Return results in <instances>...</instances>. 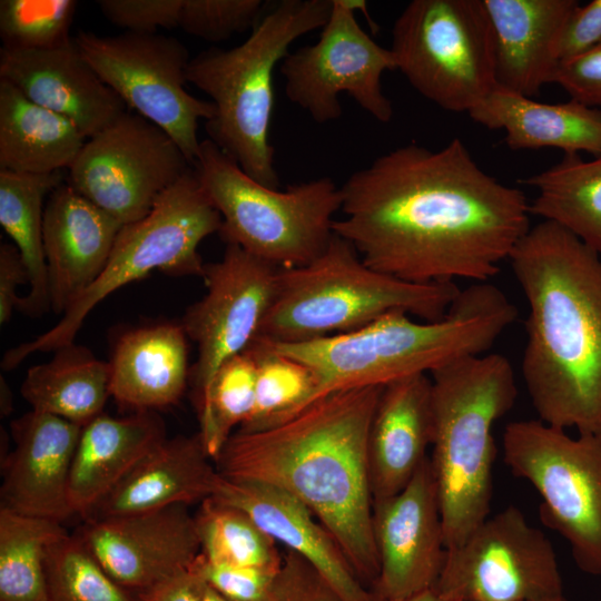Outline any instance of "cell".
Returning <instances> with one entry per match:
<instances>
[{"instance_id": "obj_1", "label": "cell", "mask_w": 601, "mask_h": 601, "mask_svg": "<svg viewBox=\"0 0 601 601\" xmlns=\"http://www.w3.org/2000/svg\"><path fill=\"white\" fill-rule=\"evenodd\" d=\"M341 191L334 234L371 268L414 284L489 282L531 227L524 193L484 171L460 138L400 146Z\"/></svg>"}, {"instance_id": "obj_2", "label": "cell", "mask_w": 601, "mask_h": 601, "mask_svg": "<svg viewBox=\"0 0 601 601\" xmlns=\"http://www.w3.org/2000/svg\"><path fill=\"white\" fill-rule=\"evenodd\" d=\"M382 388L335 392L274 426L237 430L215 460L227 480L272 485L305 504L368 589L380 564L367 441Z\"/></svg>"}, {"instance_id": "obj_3", "label": "cell", "mask_w": 601, "mask_h": 601, "mask_svg": "<svg viewBox=\"0 0 601 601\" xmlns=\"http://www.w3.org/2000/svg\"><path fill=\"white\" fill-rule=\"evenodd\" d=\"M509 259L529 306L521 373L538 420L601 434V257L542 219Z\"/></svg>"}, {"instance_id": "obj_4", "label": "cell", "mask_w": 601, "mask_h": 601, "mask_svg": "<svg viewBox=\"0 0 601 601\" xmlns=\"http://www.w3.org/2000/svg\"><path fill=\"white\" fill-rule=\"evenodd\" d=\"M516 318L518 309L504 292L482 282L461 289L445 316L434 322L394 311L347 333L300 343L266 342L313 372L312 404L335 392L384 386L485 354Z\"/></svg>"}, {"instance_id": "obj_5", "label": "cell", "mask_w": 601, "mask_h": 601, "mask_svg": "<svg viewBox=\"0 0 601 601\" xmlns=\"http://www.w3.org/2000/svg\"><path fill=\"white\" fill-rule=\"evenodd\" d=\"M430 457L446 549L464 542L490 515L496 447L494 424L511 411L518 386L499 353L455 359L430 373Z\"/></svg>"}, {"instance_id": "obj_6", "label": "cell", "mask_w": 601, "mask_h": 601, "mask_svg": "<svg viewBox=\"0 0 601 601\" xmlns=\"http://www.w3.org/2000/svg\"><path fill=\"white\" fill-rule=\"evenodd\" d=\"M332 0H283L264 14L240 45L209 48L189 60L187 81L210 97L209 139L259 184L278 189L269 142L274 70L299 37L322 29Z\"/></svg>"}, {"instance_id": "obj_7", "label": "cell", "mask_w": 601, "mask_h": 601, "mask_svg": "<svg viewBox=\"0 0 601 601\" xmlns=\"http://www.w3.org/2000/svg\"><path fill=\"white\" fill-rule=\"evenodd\" d=\"M460 292L456 283L414 284L380 273L334 234L311 263L278 269L273 302L256 338L317 339L355 331L394 311L434 322L445 316Z\"/></svg>"}, {"instance_id": "obj_8", "label": "cell", "mask_w": 601, "mask_h": 601, "mask_svg": "<svg viewBox=\"0 0 601 601\" xmlns=\"http://www.w3.org/2000/svg\"><path fill=\"white\" fill-rule=\"evenodd\" d=\"M194 169L221 217L218 231L234 244L277 268L304 266L317 258L334 236L342 191L328 177L266 187L209 138L201 140Z\"/></svg>"}, {"instance_id": "obj_9", "label": "cell", "mask_w": 601, "mask_h": 601, "mask_svg": "<svg viewBox=\"0 0 601 601\" xmlns=\"http://www.w3.org/2000/svg\"><path fill=\"white\" fill-rule=\"evenodd\" d=\"M221 217L191 167L156 201L142 219L124 225L98 278L68 307L48 332L9 349L1 366L9 371L37 352L75 342L89 313L118 288L154 270L174 276L204 275L198 246L218 233Z\"/></svg>"}, {"instance_id": "obj_10", "label": "cell", "mask_w": 601, "mask_h": 601, "mask_svg": "<svg viewBox=\"0 0 601 601\" xmlns=\"http://www.w3.org/2000/svg\"><path fill=\"white\" fill-rule=\"evenodd\" d=\"M396 69L423 97L469 112L495 86L494 46L482 0H413L392 29Z\"/></svg>"}, {"instance_id": "obj_11", "label": "cell", "mask_w": 601, "mask_h": 601, "mask_svg": "<svg viewBox=\"0 0 601 601\" xmlns=\"http://www.w3.org/2000/svg\"><path fill=\"white\" fill-rule=\"evenodd\" d=\"M503 460L539 492L541 521L562 535L577 566L601 580V434L571 436L540 420L514 421Z\"/></svg>"}, {"instance_id": "obj_12", "label": "cell", "mask_w": 601, "mask_h": 601, "mask_svg": "<svg viewBox=\"0 0 601 601\" xmlns=\"http://www.w3.org/2000/svg\"><path fill=\"white\" fill-rule=\"evenodd\" d=\"M82 57L126 107L166 131L194 166L200 147L198 121L213 119L215 106L186 89L189 57L174 37L126 32L73 37Z\"/></svg>"}, {"instance_id": "obj_13", "label": "cell", "mask_w": 601, "mask_h": 601, "mask_svg": "<svg viewBox=\"0 0 601 601\" xmlns=\"http://www.w3.org/2000/svg\"><path fill=\"white\" fill-rule=\"evenodd\" d=\"M434 590L446 601H535L564 595L551 541L515 506L489 515L464 542L446 549Z\"/></svg>"}, {"instance_id": "obj_14", "label": "cell", "mask_w": 601, "mask_h": 601, "mask_svg": "<svg viewBox=\"0 0 601 601\" xmlns=\"http://www.w3.org/2000/svg\"><path fill=\"white\" fill-rule=\"evenodd\" d=\"M191 167L166 131L126 111L87 139L68 184L124 226L145 218Z\"/></svg>"}, {"instance_id": "obj_15", "label": "cell", "mask_w": 601, "mask_h": 601, "mask_svg": "<svg viewBox=\"0 0 601 601\" xmlns=\"http://www.w3.org/2000/svg\"><path fill=\"white\" fill-rule=\"evenodd\" d=\"M394 69L391 49L362 29L344 0H332L317 42L289 52L279 65L286 97L318 124L342 116L339 95L344 92L377 121L390 122L394 110L383 91L382 76Z\"/></svg>"}, {"instance_id": "obj_16", "label": "cell", "mask_w": 601, "mask_h": 601, "mask_svg": "<svg viewBox=\"0 0 601 601\" xmlns=\"http://www.w3.org/2000/svg\"><path fill=\"white\" fill-rule=\"evenodd\" d=\"M278 269L234 244H226L220 260L205 264L207 293L186 311L180 324L197 345L189 376L197 405L219 367L258 336Z\"/></svg>"}, {"instance_id": "obj_17", "label": "cell", "mask_w": 601, "mask_h": 601, "mask_svg": "<svg viewBox=\"0 0 601 601\" xmlns=\"http://www.w3.org/2000/svg\"><path fill=\"white\" fill-rule=\"evenodd\" d=\"M373 533L380 571L371 590L378 601L434 589L446 546L430 457L401 492L373 503Z\"/></svg>"}, {"instance_id": "obj_18", "label": "cell", "mask_w": 601, "mask_h": 601, "mask_svg": "<svg viewBox=\"0 0 601 601\" xmlns=\"http://www.w3.org/2000/svg\"><path fill=\"white\" fill-rule=\"evenodd\" d=\"M77 534L106 571L136 594L188 570L201 552L187 505L86 520Z\"/></svg>"}, {"instance_id": "obj_19", "label": "cell", "mask_w": 601, "mask_h": 601, "mask_svg": "<svg viewBox=\"0 0 601 601\" xmlns=\"http://www.w3.org/2000/svg\"><path fill=\"white\" fill-rule=\"evenodd\" d=\"M82 426L30 411L11 422L14 447L1 462V506L62 523L69 503L71 465Z\"/></svg>"}, {"instance_id": "obj_20", "label": "cell", "mask_w": 601, "mask_h": 601, "mask_svg": "<svg viewBox=\"0 0 601 601\" xmlns=\"http://www.w3.org/2000/svg\"><path fill=\"white\" fill-rule=\"evenodd\" d=\"M0 79L30 101L70 120L89 139L127 111L82 57L75 39L49 50L1 48Z\"/></svg>"}, {"instance_id": "obj_21", "label": "cell", "mask_w": 601, "mask_h": 601, "mask_svg": "<svg viewBox=\"0 0 601 601\" xmlns=\"http://www.w3.org/2000/svg\"><path fill=\"white\" fill-rule=\"evenodd\" d=\"M121 227L68 181L48 196L42 235L50 309L63 314L98 278Z\"/></svg>"}, {"instance_id": "obj_22", "label": "cell", "mask_w": 601, "mask_h": 601, "mask_svg": "<svg viewBox=\"0 0 601 601\" xmlns=\"http://www.w3.org/2000/svg\"><path fill=\"white\" fill-rule=\"evenodd\" d=\"M213 497L245 512L277 544L311 563L346 601H378L333 535L293 495L272 485L224 477Z\"/></svg>"}, {"instance_id": "obj_23", "label": "cell", "mask_w": 601, "mask_h": 601, "mask_svg": "<svg viewBox=\"0 0 601 601\" xmlns=\"http://www.w3.org/2000/svg\"><path fill=\"white\" fill-rule=\"evenodd\" d=\"M432 380L413 374L383 386L367 441L373 503L401 492L428 457L432 445Z\"/></svg>"}, {"instance_id": "obj_24", "label": "cell", "mask_w": 601, "mask_h": 601, "mask_svg": "<svg viewBox=\"0 0 601 601\" xmlns=\"http://www.w3.org/2000/svg\"><path fill=\"white\" fill-rule=\"evenodd\" d=\"M223 481L199 432L166 439L83 521L201 503Z\"/></svg>"}, {"instance_id": "obj_25", "label": "cell", "mask_w": 601, "mask_h": 601, "mask_svg": "<svg viewBox=\"0 0 601 601\" xmlns=\"http://www.w3.org/2000/svg\"><path fill=\"white\" fill-rule=\"evenodd\" d=\"M493 36L497 86L525 97L552 83L555 45L577 0H482Z\"/></svg>"}, {"instance_id": "obj_26", "label": "cell", "mask_w": 601, "mask_h": 601, "mask_svg": "<svg viewBox=\"0 0 601 601\" xmlns=\"http://www.w3.org/2000/svg\"><path fill=\"white\" fill-rule=\"evenodd\" d=\"M167 439L156 412L112 417L100 414L81 430L70 479L69 503L83 520L121 481Z\"/></svg>"}, {"instance_id": "obj_27", "label": "cell", "mask_w": 601, "mask_h": 601, "mask_svg": "<svg viewBox=\"0 0 601 601\" xmlns=\"http://www.w3.org/2000/svg\"><path fill=\"white\" fill-rule=\"evenodd\" d=\"M469 116L487 129L505 132L513 150L555 148L564 155L601 154V108L570 99L545 104L495 86Z\"/></svg>"}, {"instance_id": "obj_28", "label": "cell", "mask_w": 601, "mask_h": 601, "mask_svg": "<svg viewBox=\"0 0 601 601\" xmlns=\"http://www.w3.org/2000/svg\"><path fill=\"white\" fill-rule=\"evenodd\" d=\"M110 396L132 412L176 405L187 386V335L180 324H159L125 333L114 348Z\"/></svg>"}, {"instance_id": "obj_29", "label": "cell", "mask_w": 601, "mask_h": 601, "mask_svg": "<svg viewBox=\"0 0 601 601\" xmlns=\"http://www.w3.org/2000/svg\"><path fill=\"white\" fill-rule=\"evenodd\" d=\"M86 141L70 120L0 79V170L50 174L69 169Z\"/></svg>"}, {"instance_id": "obj_30", "label": "cell", "mask_w": 601, "mask_h": 601, "mask_svg": "<svg viewBox=\"0 0 601 601\" xmlns=\"http://www.w3.org/2000/svg\"><path fill=\"white\" fill-rule=\"evenodd\" d=\"M55 352L52 359L28 370L21 395L32 411L83 427L102 414L110 396L109 362L75 342Z\"/></svg>"}, {"instance_id": "obj_31", "label": "cell", "mask_w": 601, "mask_h": 601, "mask_svg": "<svg viewBox=\"0 0 601 601\" xmlns=\"http://www.w3.org/2000/svg\"><path fill=\"white\" fill-rule=\"evenodd\" d=\"M63 183L61 171L22 174L0 170V224L19 250L29 274V292L19 311L40 316L50 309L43 248V201Z\"/></svg>"}, {"instance_id": "obj_32", "label": "cell", "mask_w": 601, "mask_h": 601, "mask_svg": "<svg viewBox=\"0 0 601 601\" xmlns=\"http://www.w3.org/2000/svg\"><path fill=\"white\" fill-rule=\"evenodd\" d=\"M522 181L536 190L531 215L561 225L601 257V154L564 155Z\"/></svg>"}, {"instance_id": "obj_33", "label": "cell", "mask_w": 601, "mask_h": 601, "mask_svg": "<svg viewBox=\"0 0 601 601\" xmlns=\"http://www.w3.org/2000/svg\"><path fill=\"white\" fill-rule=\"evenodd\" d=\"M61 523L0 506V601H47L46 559Z\"/></svg>"}, {"instance_id": "obj_34", "label": "cell", "mask_w": 601, "mask_h": 601, "mask_svg": "<svg viewBox=\"0 0 601 601\" xmlns=\"http://www.w3.org/2000/svg\"><path fill=\"white\" fill-rule=\"evenodd\" d=\"M195 513L201 555L210 562L278 571L277 543L242 510L209 497Z\"/></svg>"}, {"instance_id": "obj_35", "label": "cell", "mask_w": 601, "mask_h": 601, "mask_svg": "<svg viewBox=\"0 0 601 601\" xmlns=\"http://www.w3.org/2000/svg\"><path fill=\"white\" fill-rule=\"evenodd\" d=\"M247 351L256 364L255 405L238 431L255 432L274 426L308 406L316 380L306 365L260 338H256Z\"/></svg>"}, {"instance_id": "obj_36", "label": "cell", "mask_w": 601, "mask_h": 601, "mask_svg": "<svg viewBox=\"0 0 601 601\" xmlns=\"http://www.w3.org/2000/svg\"><path fill=\"white\" fill-rule=\"evenodd\" d=\"M255 391L256 364L247 349L226 361L214 376L197 405L199 434L214 462L235 428L252 415Z\"/></svg>"}, {"instance_id": "obj_37", "label": "cell", "mask_w": 601, "mask_h": 601, "mask_svg": "<svg viewBox=\"0 0 601 601\" xmlns=\"http://www.w3.org/2000/svg\"><path fill=\"white\" fill-rule=\"evenodd\" d=\"M47 601H140L101 565L78 534L67 532L49 546Z\"/></svg>"}, {"instance_id": "obj_38", "label": "cell", "mask_w": 601, "mask_h": 601, "mask_svg": "<svg viewBox=\"0 0 601 601\" xmlns=\"http://www.w3.org/2000/svg\"><path fill=\"white\" fill-rule=\"evenodd\" d=\"M77 7L73 0H1L3 48L37 51L69 43Z\"/></svg>"}, {"instance_id": "obj_39", "label": "cell", "mask_w": 601, "mask_h": 601, "mask_svg": "<svg viewBox=\"0 0 601 601\" xmlns=\"http://www.w3.org/2000/svg\"><path fill=\"white\" fill-rule=\"evenodd\" d=\"M263 8L262 0H184L178 27L206 41L220 42L253 29Z\"/></svg>"}, {"instance_id": "obj_40", "label": "cell", "mask_w": 601, "mask_h": 601, "mask_svg": "<svg viewBox=\"0 0 601 601\" xmlns=\"http://www.w3.org/2000/svg\"><path fill=\"white\" fill-rule=\"evenodd\" d=\"M190 568L230 601H272L279 571L214 563L201 553Z\"/></svg>"}, {"instance_id": "obj_41", "label": "cell", "mask_w": 601, "mask_h": 601, "mask_svg": "<svg viewBox=\"0 0 601 601\" xmlns=\"http://www.w3.org/2000/svg\"><path fill=\"white\" fill-rule=\"evenodd\" d=\"M184 0H99L101 13L114 24L132 33H156L178 27Z\"/></svg>"}, {"instance_id": "obj_42", "label": "cell", "mask_w": 601, "mask_h": 601, "mask_svg": "<svg viewBox=\"0 0 601 601\" xmlns=\"http://www.w3.org/2000/svg\"><path fill=\"white\" fill-rule=\"evenodd\" d=\"M272 601H346L306 560L295 552H283Z\"/></svg>"}, {"instance_id": "obj_43", "label": "cell", "mask_w": 601, "mask_h": 601, "mask_svg": "<svg viewBox=\"0 0 601 601\" xmlns=\"http://www.w3.org/2000/svg\"><path fill=\"white\" fill-rule=\"evenodd\" d=\"M552 83L563 88L570 99L588 107L601 108V42L558 63Z\"/></svg>"}, {"instance_id": "obj_44", "label": "cell", "mask_w": 601, "mask_h": 601, "mask_svg": "<svg viewBox=\"0 0 601 601\" xmlns=\"http://www.w3.org/2000/svg\"><path fill=\"white\" fill-rule=\"evenodd\" d=\"M601 42V0L578 4L566 19L555 45L558 63Z\"/></svg>"}, {"instance_id": "obj_45", "label": "cell", "mask_w": 601, "mask_h": 601, "mask_svg": "<svg viewBox=\"0 0 601 601\" xmlns=\"http://www.w3.org/2000/svg\"><path fill=\"white\" fill-rule=\"evenodd\" d=\"M137 595L140 601H230L191 568Z\"/></svg>"}, {"instance_id": "obj_46", "label": "cell", "mask_w": 601, "mask_h": 601, "mask_svg": "<svg viewBox=\"0 0 601 601\" xmlns=\"http://www.w3.org/2000/svg\"><path fill=\"white\" fill-rule=\"evenodd\" d=\"M29 283L28 269L13 244L0 246V323L6 324L14 309L19 308L21 296L18 286Z\"/></svg>"}, {"instance_id": "obj_47", "label": "cell", "mask_w": 601, "mask_h": 601, "mask_svg": "<svg viewBox=\"0 0 601 601\" xmlns=\"http://www.w3.org/2000/svg\"><path fill=\"white\" fill-rule=\"evenodd\" d=\"M1 415L8 416L12 411V395L6 381L1 377Z\"/></svg>"}, {"instance_id": "obj_48", "label": "cell", "mask_w": 601, "mask_h": 601, "mask_svg": "<svg viewBox=\"0 0 601 601\" xmlns=\"http://www.w3.org/2000/svg\"><path fill=\"white\" fill-rule=\"evenodd\" d=\"M402 601H446V600H444L441 595L437 594V592L434 589H432V590L424 591L422 593H418L416 595H413Z\"/></svg>"}, {"instance_id": "obj_49", "label": "cell", "mask_w": 601, "mask_h": 601, "mask_svg": "<svg viewBox=\"0 0 601 601\" xmlns=\"http://www.w3.org/2000/svg\"><path fill=\"white\" fill-rule=\"evenodd\" d=\"M535 601H566L564 595L558 597V598H550V599H543V600H535Z\"/></svg>"}]
</instances>
